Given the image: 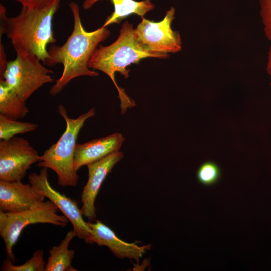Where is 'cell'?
Returning <instances> with one entry per match:
<instances>
[{
  "instance_id": "obj_8",
  "label": "cell",
  "mask_w": 271,
  "mask_h": 271,
  "mask_svg": "<svg viewBox=\"0 0 271 271\" xmlns=\"http://www.w3.org/2000/svg\"><path fill=\"white\" fill-rule=\"evenodd\" d=\"M41 156L23 138L15 136L0 141V180L21 181L33 164L39 162Z\"/></svg>"
},
{
  "instance_id": "obj_21",
  "label": "cell",
  "mask_w": 271,
  "mask_h": 271,
  "mask_svg": "<svg viewBox=\"0 0 271 271\" xmlns=\"http://www.w3.org/2000/svg\"><path fill=\"white\" fill-rule=\"evenodd\" d=\"M21 4L22 7L29 8L40 9L46 6L52 0H16Z\"/></svg>"
},
{
  "instance_id": "obj_1",
  "label": "cell",
  "mask_w": 271,
  "mask_h": 271,
  "mask_svg": "<svg viewBox=\"0 0 271 271\" xmlns=\"http://www.w3.org/2000/svg\"><path fill=\"white\" fill-rule=\"evenodd\" d=\"M69 6L72 12L74 25L72 33L62 46L52 44L48 50V57L43 63L48 66L62 64L63 70L50 90L49 94L55 96L59 93L73 79L82 76H97V72L88 67L90 58L98 44L110 35V31L101 26L92 32L86 31L82 24L80 8L71 2Z\"/></svg>"
},
{
  "instance_id": "obj_13",
  "label": "cell",
  "mask_w": 271,
  "mask_h": 271,
  "mask_svg": "<svg viewBox=\"0 0 271 271\" xmlns=\"http://www.w3.org/2000/svg\"><path fill=\"white\" fill-rule=\"evenodd\" d=\"M124 141L120 133L89 141L82 144H76L74 168L76 172L84 165L98 161L120 149Z\"/></svg>"
},
{
  "instance_id": "obj_16",
  "label": "cell",
  "mask_w": 271,
  "mask_h": 271,
  "mask_svg": "<svg viewBox=\"0 0 271 271\" xmlns=\"http://www.w3.org/2000/svg\"><path fill=\"white\" fill-rule=\"evenodd\" d=\"M25 101L4 80H0V114L14 120L23 118L29 112Z\"/></svg>"
},
{
  "instance_id": "obj_7",
  "label": "cell",
  "mask_w": 271,
  "mask_h": 271,
  "mask_svg": "<svg viewBox=\"0 0 271 271\" xmlns=\"http://www.w3.org/2000/svg\"><path fill=\"white\" fill-rule=\"evenodd\" d=\"M175 10L171 7L162 20L153 22L141 17V22L134 29V35L139 45L147 52L160 59L168 57V53L181 49L180 35L171 27Z\"/></svg>"
},
{
  "instance_id": "obj_22",
  "label": "cell",
  "mask_w": 271,
  "mask_h": 271,
  "mask_svg": "<svg viewBox=\"0 0 271 271\" xmlns=\"http://www.w3.org/2000/svg\"><path fill=\"white\" fill-rule=\"evenodd\" d=\"M8 62L6 60V56L5 55L3 46L1 43L0 46V75L1 78L2 77L3 73L6 68Z\"/></svg>"
},
{
  "instance_id": "obj_3",
  "label": "cell",
  "mask_w": 271,
  "mask_h": 271,
  "mask_svg": "<svg viewBox=\"0 0 271 271\" xmlns=\"http://www.w3.org/2000/svg\"><path fill=\"white\" fill-rule=\"evenodd\" d=\"M147 57L159 58L143 49L137 43L133 25L125 22L120 30L117 39L107 46H100L92 54L88 62L89 68L98 70L107 75L115 85L120 100L121 114L136 106L135 101L117 84L115 73L119 72L125 78L129 77L127 67Z\"/></svg>"
},
{
  "instance_id": "obj_14",
  "label": "cell",
  "mask_w": 271,
  "mask_h": 271,
  "mask_svg": "<svg viewBox=\"0 0 271 271\" xmlns=\"http://www.w3.org/2000/svg\"><path fill=\"white\" fill-rule=\"evenodd\" d=\"M100 0H84L82 7L84 9L90 8ZM114 6V12L109 16L102 25L106 27L113 23H119L122 19L131 14H136L141 17L153 10L154 5L151 0H110Z\"/></svg>"
},
{
  "instance_id": "obj_20",
  "label": "cell",
  "mask_w": 271,
  "mask_h": 271,
  "mask_svg": "<svg viewBox=\"0 0 271 271\" xmlns=\"http://www.w3.org/2000/svg\"><path fill=\"white\" fill-rule=\"evenodd\" d=\"M260 12L264 24L266 34L270 42L268 72L271 79V0H260Z\"/></svg>"
},
{
  "instance_id": "obj_18",
  "label": "cell",
  "mask_w": 271,
  "mask_h": 271,
  "mask_svg": "<svg viewBox=\"0 0 271 271\" xmlns=\"http://www.w3.org/2000/svg\"><path fill=\"white\" fill-rule=\"evenodd\" d=\"M46 262L44 260V251L36 250L32 257L25 263L16 265L7 258L2 263V271H45Z\"/></svg>"
},
{
  "instance_id": "obj_6",
  "label": "cell",
  "mask_w": 271,
  "mask_h": 271,
  "mask_svg": "<svg viewBox=\"0 0 271 271\" xmlns=\"http://www.w3.org/2000/svg\"><path fill=\"white\" fill-rule=\"evenodd\" d=\"M54 72L45 67L34 55L17 54L15 59L8 62L1 79H3L25 101L37 89L54 79Z\"/></svg>"
},
{
  "instance_id": "obj_2",
  "label": "cell",
  "mask_w": 271,
  "mask_h": 271,
  "mask_svg": "<svg viewBox=\"0 0 271 271\" xmlns=\"http://www.w3.org/2000/svg\"><path fill=\"white\" fill-rule=\"evenodd\" d=\"M61 0H52L40 9L22 7L15 17H8L1 5V35L5 33L17 54L36 56L44 63L48 57L47 45L56 42L52 19Z\"/></svg>"
},
{
  "instance_id": "obj_15",
  "label": "cell",
  "mask_w": 271,
  "mask_h": 271,
  "mask_svg": "<svg viewBox=\"0 0 271 271\" xmlns=\"http://www.w3.org/2000/svg\"><path fill=\"white\" fill-rule=\"evenodd\" d=\"M75 237H76V233L73 230H70L59 245L54 246L49 250L45 271L77 270L71 265L75 251L68 248L69 243Z\"/></svg>"
},
{
  "instance_id": "obj_17",
  "label": "cell",
  "mask_w": 271,
  "mask_h": 271,
  "mask_svg": "<svg viewBox=\"0 0 271 271\" xmlns=\"http://www.w3.org/2000/svg\"><path fill=\"white\" fill-rule=\"evenodd\" d=\"M37 127V124L19 121L0 114L1 140H8L18 134L33 131Z\"/></svg>"
},
{
  "instance_id": "obj_10",
  "label": "cell",
  "mask_w": 271,
  "mask_h": 271,
  "mask_svg": "<svg viewBox=\"0 0 271 271\" xmlns=\"http://www.w3.org/2000/svg\"><path fill=\"white\" fill-rule=\"evenodd\" d=\"M123 158V153L117 151L86 165L88 179L81 192V210L83 216L89 220L96 218L95 201L101 185L114 166Z\"/></svg>"
},
{
  "instance_id": "obj_12",
  "label": "cell",
  "mask_w": 271,
  "mask_h": 271,
  "mask_svg": "<svg viewBox=\"0 0 271 271\" xmlns=\"http://www.w3.org/2000/svg\"><path fill=\"white\" fill-rule=\"evenodd\" d=\"M89 223L92 233L85 242L89 244L96 243L99 246H105L118 258L135 259L138 262L144 253L151 247L150 244L139 246L136 243L123 241L111 228L100 220Z\"/></svg>"
},
{
  "instance_id": "obj_19",
  "label": "cell",
  "mask_w": 271,
  "mask_h": 271,
  "mask_svg": "<svg viewBox=\"0 0 271 271\" xmlns=\"http://www.w3.org/2000/svg\"><path fill=\"white\" fill-rule=\"evenodd\" d=\"M221 176L218 165L212 161L202 163L197 172V178L201 184L210 186L216 184Z\"/></svg>"
},
{
  "instance_id": "obj_5",
  "label": "cell",
  "mask_w": 271,
  "mask_h": 271,
  "mask_svg": "<svg viewBox=\"0 0 271 271\" xmlns=\"http://www.w3.org/2000/svg\"><path fill=\"white\" fill-rule=\"evenodd\" d=\"M59 209L50 200L21 212L10 213L0 211V235L3 239L7 258L15 262L12 248L21 233L27 226L36 223H48L64 227L68 222Z\"/></svg>"
},
{
  "instance_id": "obj_4",
  "label": "cell",
  "mask_w": 271,
  "mask_h": 271,
  "mask_svg": "<svg viewBox=\"0 0 271 271\" xmlns=\"http://www.w3.org/2000/svg\"><path fill=\"white\" fill-rule=\"evenodd\" d=\"M57 111L66 122L65 130L58 141L41 156L37 166L54 171L59 185L74 187L79 180L77 172L74 168L76 140L85 122L94 116L95 109L92 108L75 119L68 117L66 109L61 104L58 106Z\"/></svg>"
},
{
  "instance_id": "obj_9",
  "label": "cell",
  "mask_w": 271,
  "mask_h": 271,
  "mask_svg": "<svg viewBox=\"0 0 271 271\" xmlns=\"http://www.w3.org/2000/svg\"><path fill=\"white\" fill-rule=\"evenodd\" d=\"M48 168L42 167L39 173L32 172L28 180L39 193L51 201L71 223L76 237L85 241L92 233L89 222H86L75 200L60 193L54 189L48 179Z\"/></svg>"
},
{
  "instance_id": "obj_11",
  "label": "cell",
  "mask_w": 271,
  "mask_h": 271,
  "mask_svg": "<svg viewBox=\"0 0 271 271\" xmlns=\"http://www.w3.org/2000/svg\"><path fill=\"white\" fill-rule=\"evenodd\" d=\"M45 198L30 183L0 180V211L21 212L44 202Z\"/></svg>"
}]
</instances>
